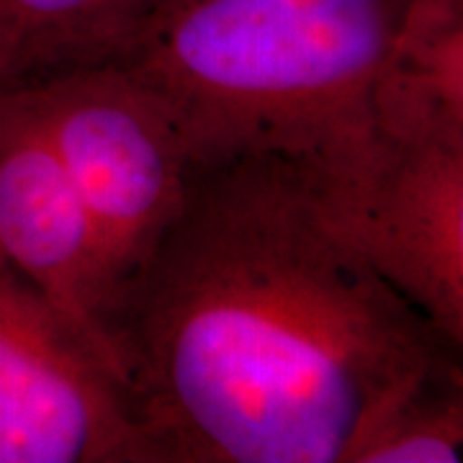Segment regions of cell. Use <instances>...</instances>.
<instances>
[{"instance_id": "cell-9", "label": "cell", "mask_w": 463, "mask_h": 463, "mask_svg": "<svg viewBox=\"0 0 463 463\" xmlns=\"http://www.w3.org/2000/svg\"><path fill=\"white\" fill-rule=\"evenodd\" d=\"M461 453L463 373L448 365L392 402L347 463H458Z\"/></svg>"}, {"instance_id": "cell-7", "label": "cell", "mask_w": 463, "mask_h": 463, "mask_svg": "<svg viewBox=\"0 0 463 463\" xmlns=\"http://www.w3.org/2000/svg\"><path fill=\"white\" fill-rule=\"evenodd\" d=\"M191 0H0V90L118 65Z\"/></svg>"}, {"instance_id": "cell-2", "label": "cell", "mask_w": 463, "mask_h": 463, "mask_svg": "<svg viewBox=\"0 0 463 463\" xmlns=\"http://www.w3.org/2000/svg\"><path fill=\"white\" fill-rule=\"evenodd\" d=\"M412 0H191L127 67L194 167L283 157L322 173L373 134V90Z\"/></svg>"}, {"instance_id": "cell-3", "label": "cell", "mask_w": 463, "mask_h": 463, "mask_svg": "<svg viewBox=\"0 0 463 463\" xmlns=\"http://www.w3.org/2000/svg\"><path fill=\"white\" fill-rule=\"evenodd\" d=\"M72 183L96 234L111 335L121 294L160 245L194 165L160 100L127 67L99 65L8 88Z\"/></svg>"}, {"instance_id": "cell-5", "label": "cell", "mask_w": 463, "mask_h": 463, "mask_svg": "<svg viewBox=\"0 0 463 463\" xmlns=\"http://www.w3.org/2000/svg\"><path fill=\"white\" fill-rule=\"evenodd\" d=\"M0 463H160L124 383L3 255Z\"/></svg>"}, {"instance_id": "cell-4", "label": "cell", "mask_w": 463, "mask_h": 463, "mask_svg": "<svg viewBox=\"0 0 463 463\" xmlns=\"http://www.w3.org/2000/svg\"><path fill=\"white\" fill-rule=\"evenodd\" d=\"M301 175L332 230L463 345V137L373 129L343 165Z\"/></svg>"}, {"instance_id": "cell-8", "label": "cell", "mask_w": 463, "mask_h": 463, "mask_svg": "<svg viewBox=\"0 0 463 463\" xmlns=\"http://www.w3.org/2000/svg\"><path fill=\"white\" fill-rule=\"evenodd\" d=\"M373 129L463 137V0H412L373 90Z\"/></svg>"}, {"instance_id": "cell-6", "label": "cell", "mask_w": 463, "mask_h": 463, "mask_svg": "<svg viewBox=\"0 0 463 463\" xmlns=\"http://www.w3.org/2000/svg\"><path fill=\"white\" fill-rule=\"evenodd\" d=\"M0 255L127 389L93 227L60 160L8 90H0Z\"/></svg>"}, {"instance_id": "cell-1", "label": "cell", "mask_w": 463, "mask_h": 463, "mask_svg": "<svg viewBox=\"0 0 463 463\" xmlns=\"http://www.w3.org/2000/svg\"><path fill=\"white\" fill-rule=\"evenodd\" d=\"M114 343L160 463H347L463 347L332 230L291 160L268 155L194 167L116 304Z\"/></svg>"}]
</instances>
